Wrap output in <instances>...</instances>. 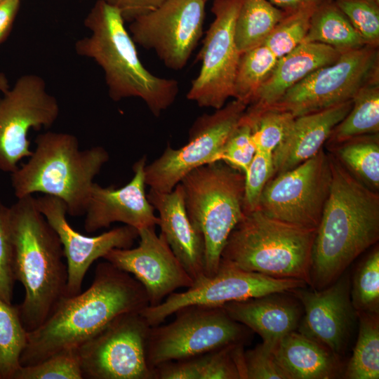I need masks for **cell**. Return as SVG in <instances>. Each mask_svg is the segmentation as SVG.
I'll use <instances>...</instances> for the list:
<instances>
[{"label": "cell", "mask_w": 379, "mask_h": 379, "mask_svg": "<svg viewBox=\"0 0 379 379\" xmlns=\"http://www.w3.org/2000/svg\"><path fill=\"white\" fill-rule=\"evenodd\" d=\"M368 46H379V0H333Z\"/></svg>", "instance_id": "cell-38"}, {"label": "cell", "mask_w": 379, "mask_h": 379, "mask_svg": "<svg viewBox=\"0 0 379 379\" xmlns=\"http://www.w3.org/2000/svg\"><path fill=\"white\" fill-rule=\"evenodd\" d=\"M245 115L252 127L256 151L273 153L294 117L287 112L266 109L255 111L246 108Z\"/></svg>", "instance_id": "cell-36"}, {"label": "cell", "mask_w": 379, "mask_h": 379, "mask_svg": "<svg viewBox=\"0 0 379 379\" xmlns=\"http://www.w3.org/2000/svg\"><path fill=\"white\" fill-rule=\"evenodd\" d=\"M352 106V100L294 117L273 151L274 175L291 170L316 155Z\"/></svg>", "instance_id": "cell-22"}, {"label": "cell", "mask_w": 379, "mask_h": 379, "mask_svg": "<svg viewBox=\"0 0 379 379\" xmlns=\"http://www.w3.org/2000/svg\"><path fill=\"white\" fill-rule=\"evenodd\" d=\"M205 0H165L132 21L130 34L144 48L153 50L168 68L187 64L203 33Z\"/></svg>", "instance_id": "cell-15"}, {"label": "cell", "mask_w": 379, "mask_h": 379, "mask_svg": "<svg viewBox=\"0 0 379 379\" xmlns=\"http://www.w3.org/2000/svg\"><path fill=\"white\" fill-rule=\"evenodd\" d=\"M379 81L378 47L365 46L340 54L289 88L267 109L287 112L294 117L351 100L357 92Z\"/></svg>", "instance_id": "cell-9"}, {"label": "cell", "mask_w": 379, "mask_h": 379, "mask_svg": "<svg viewBox=\"0 0 379 379\" xmlns=\"http://www.w3.org/2000/svg\"><path fill=\"white\" fill-rule=\"evenodd\" d=\"M20 5V0H3L0 1V46L10 34Z\"/></svg>", "instance_id": "cell-44"}, {"label": "cell", "mask_w": 379, "mask_h": 379, "mask_svg": "<svg viewBox=\"0 0 379 379\" xmlns=\"http://www.w3.org/2000/svg\"><path fill=\"white\" fill-rule=\"evenodd\" d=\"M272 350L289 379H331L341 370L339 357L297 330L281 338Z\"/></svg>", "instance_id": "cell-25"}, {"label": "cell", "mask_w": 379, "mask_h": 379, "mask_svg": "<svg viewBox=\"0 0 379 379\" xmlns=\"http://www.w3.org/2000/svg\"><path fill=\"white\" fill-rule=\"evenodd\" d=\"M317 230L271 218L257 208L244 213L230 232L220 260L246 271L310 286Z\"/></svg>", "instance_id": "cell-6"}, {"label": "cell", "mask_w": 379, "mask_h": 379, "mask_svg": "<svg viewBox=\"0 0 379 379\" xmlns=\"http://www.w3.org/2000/svg\"><path fill=\"white\" fill-rule=\"evenodd\" d=\"M39 211L57 233L61 242L67 268L65 296L81 291L84 277L94 261L114 248H131L138 237L135 228L124 225L97 236H87L75 230L67 219V208L61 199L44 194L36 198Z\"/></svg>", "instance_id": "cell-18"}, {"label": "cell", "mask_w": 379, "mask_h": 379, "mask_svg": "<svg viewBox=\"0 0 379 379\" xmlns=\"http://www.w3.org/2000/svg\"><path fill=\"white\" fill-rule=\"evenodd\" d=\"M205 1H208V0H205Z\"/></svg>", "instance_id": "cell-48"}, {"label": "cell", "mask_w": 379, "mask_h": 379, "mask_svg": "<svg viewBox=\"0 0 379 379\" xmlns=\"http://www.w3.org/2000/svg\"><path fill=\"white\" fill-rule=\"evenodd\" d=\"M286 13L305 8H315L325 0H267Z\"/></svg>", "instance_id": "cell-45"}, {"label": "cell", "mask_w": 379, "mask_h": 379, "mask_svg": "<svg viewBox=\"0 0 379 379\" xmlns=\"http://www.w3.org/2000/svg\"><path fill=\"white\" fill-rule=\"evenodd\" d=\"M244 174L223 161L199 166L180 183L187 213L204 242V274L218 270L227 239L244 215Z\"/></svg>", "instance_id": "cell-7"}, {"label": "cell", "mask_w": 379, "mask_h": 379, "mask_svg": "<svg viewBox=\"0 0 379 379\" xmlns=\"http://www.w3.org/2000/svg\"><path fill=\"white\" fill-rule=\"evenodd\" d=\"M60 114L55 96L48 92L42 77L20 76L0 96V171L13 173L18 162L29 157L32 130L51 127Z\"/></svg>", "instance_id": "cell-13"}, {"label": "cell", "mask_w": 379, "mask_h": 379, "mask_svg": "<svg viewBox=\"0 0 379 379\" xmlns=\"http://www.w3.org/2000/svg\"><path fill=\"white\" fill-rule=\"evenodd\" d=\"M356 345L344 376L348 379L379 378V315L359 313Z\"/></svg>", "instance_id": "cell-31"}, {"label": "cell", "mask_w": 379, "mask_h": 379, "mask_svg": "<svg viewBox=\"0 0 379 379\" xmlns=\"http://www.w3.org/2000/svg\"><path fill=\"white\" fill-rule=\"evenodd\" d=\"M340 54L325 44L302 42L278 59L248 108L261 111L270 107L289 88L317 69L335 62Z\"/></svg>", "instance_id": "cell-24"}, {"label": "cell", "mask_w": 379, "mask_h": 379, "mask_svg": "<svg viewBox=\"0 0 379 379\" xmlns=\"http://www.w3.org/2000/svg\"><path fill=\"white\" fill-rule=\"evenodd\" d=\"M315 8H305L286 13L263 44L278 59L292 51L303 42Z\"/></svg>", "instance_id": "cell-35"}, {"label": "cell", "mask_w": 379, "mask_h": 379, "mask_svg": "<svg viewBox=\"0 0 379 379\" xmlns=\"http://www.w3.org/2000/svg\"><path fill=\"white\" fill-rule=\"evenodd\" d=\"M27 338L18 306L0 298V379H14Z\"/></svg>", "instance_id": "cell-32"}, {"label": "cell", "mask_w": 379, "mask_h": 379, "mask_svg": "<svg viewBox=\"0 0 379 379\" xmlns=\"http://www.w3.org/2000/svg\"><path fill=\"white\" fill-rule=\"evenodd\" d=\"M274 293L222 305L229 316L258 333L273 347L284 335L296 331L302 318L300 301L286 293Z\"/></svg>", "instance_id": "cell-23"}, {"label": "cell", "mask_w": 379, "mask_h": 379, "mask_svg": "<svg viewBox=\"0 0 379 379\" xmlns=\"http://www.w3.org/2000/svg\"><path fill=\"white\" fill-rule=\"evenodd\" d=\"M13 272L25 296L17 305L26 331L38 328L65 295L67 268L60 239L39 211L36 198L9 206Z\"/></svg>", "instance_id": "cell-3"}, {"label": "cell", "mask_w": 379, "mask_h": 379, "mask_svg": "<svg viewBox=\"0 0 379 379\" xmlns=\"http://www.w3.org/2000/svg\"><path fill=\"white\" fill-rule=\"evenodd\" d=\"M286 14L267 0H243L234 30L239 53L263 44Z\"/></svg>", "instance_id": "cell-29"}, {"label": "cell", "mask_w": 379, "mask_h": 379, "mask_svg": "<svg viewBox=\"0 0 379 379\" xmlns=\"http://www.w3.org/2000/svg\"><path fill=\"white\" fill-rule=\"evenodd\" d=\"M166 325L151 326L147 360L153 370L167 361L190 358L224 346L244 344L251 330L222 306L190 305L178 310Z\"/></svg>", "instance_id": "cell-8"}, {"label": "cell", "mask_w": 379, "mask_h": 379, "mask_svg": "<svg viewBox=\"0 0 379 379\" xmlns=\"http://www.w3.org/2000/svg\"><path fill=\"white\" fill-rule=\"evenodd\" d=\"M3 1V0H0V1Z\"/></svg>", "instance_id": "cell-47"}, {"label": "cell", "mask_w": 379, "mask_h": 379, "mask_svg": "<svg viewBox=\"0 0 379 379\" xmlns=\"http://www.w3.org/2000/svg\"><path fill=\"white\" fill-rule=\"evenodd\" d=\"M138 231L135 248H114L103 258L133 277L145 288L149 306H157L180 288H190L194 281L154 227Z\"/></svg>", "instance_id": "cell-17"}, {"label": "cell", "mask_w": 379, "mask_h": 379, "mask_svg": "<svg viewBox=\"0 0 379 379\" xmlns=\"http://www.w3.org/2000/svg\"><path fill=\"white\" fill-rule=\"evenodd\" d=\"M146 156L133 166L134 175L124 186L103 187L93 182L85 211L84 229L94 232L119 222L139 230L158 225L159 219L145 193Z\"/></svg>", "instance_id": "cell-20"}, {"label": "cell", "mask_w": 379, "mask_h": 379, "mask_svg": "<svg viewBox=\"0 0 379 379\" xmlns=\"http://www.w3.org/2000/svg\"><path fill=\"white\" fill-rule=\"evenodd\" d=\"M255 152L251 124L244 112L239 124L224 145L219 161H223L244 174Z\"/></svg>", "instance_id": "cell-39"}, {"label": "cell", "mask_w": 379, "mask_h": 379, "mask_svg": "<svg viewBox=\"0 0 379 379\" xmlns=\"http://www.w3.org/2000/svg\"><path fill=\"white\" fill-rule=\"evenodd\" d=\"M14 379H83L77 348L61 351L32 365L21 366Z\"/></svg>", "instance_id": "cell-37"}, {"label": "cell", "mask_w": 379, "mask_h": 379, "mask_svg": "<svg viewBox=\"0 0 379 379\" xmlns=\"http://www.w3.org/2000/svg\"><path fill=\"white\" fill-rule=\"evenodd\" d=\"M303 42L325 44L340 53L366 45L333 0H325L314 8Z\"/></svg>", "instance_id": "cell-27"}, {"label": "cell", "mask_w": 379, "mask_h": 379, "mask_svg": "<svg viewBox=\"0 0 379 379\" xmlns=\"http://www.w3.org/2000/svg\"><path fill=\"white\" fill-rule=\"evenodd\" d=\"M278 58L262 44L240 55L233 98L249 105L273 70Z\"/></svg>", "instance_id": "cell-33"}, {"label": "cell", "mask_w": 379, "mask_h": 379, "mask_svg": "<svg viewBox=\"0 0 379 379\" xmlns=\"http://www.w3.org/2000/svg\"><path fill=\"white\" fill-rule=\"evenodd\" d=\"M347 273L321 290L293 291L304 308L298 331L323 345L340 357L348 343L357 312L350 298Z\"/></svg>", "instance_id": "cell-19"}, {"label": "cell", "mask_w": 379, "mask_h": 379, "mask_svg": "<svg viewBox=\"0 0 379 379\" xmlns=\"http://www.w3.org/2000/svg\"><path fill=\"white\" fill-rule=\"evenodd\" d=\"M272 347L262 343L244 353L246 379H289Z\"/></svg>", "instance_id": "cell-42"}, {"label": "cell", "mask_w": 379, "mask_h": 379, "mask_svg": "<svg viewBox=\"0 0 379 379\" xmlns=\"http://www.w3.org/2000/svg\"><path fill=\"white\" fill-rule=\"evenodd\" d=\"M28 161L11 173L15 196L42 193L63 201L67 214L84 215L94 178L109 155L101 146L80 149L77 137L47 131L35 140Z\"/></svg>", "instance_id": "cell-5"}, {"label": "cell", "mask_w": 379, "mask_h": 379, "mask_svg": "<svg viewBox=\"0 0 379 379\" xmlns=\"http://www.w3.org/2000/svg\"><path fill=\"white\" fill-rule=\"evenodd\" d=\"M352 306L359 313L379 314V249L375 248L357 269L350 287Z\"/></svg>", "instance_id": "cell-34"}, {"label": "cell", "mask_w": 379, "mask_h": 379, "mask_svg": "<svg viewBox=\"0 0 379 379\" xmlns=\"http://www.w3.org/2000/svg\"><path fill=\"white\" fill-rule=\"evenodd\" d=\"M104 1L118 8L125 21L131 22L161 5L165 0H95Z\"/></svg>", "instance_id": "cell-43"}, {"label": "cell", "mask_w": 379, "mask_h": 379, "mask_svg": "<svg viewBox=\"0 0 379 379\" xmlns=\"http://www.w3.org/2000/svg\"><path fill=\"white\" fill-rule=\"evenodd\" d=\"M248 105L233 100L212 114L199 117L189 131L187 142L163 153L145 167L146 185L157 191L171 192L194 169L219 161L228 138L239 124Z\"/></svg>", "instance_id": "cell-11"}, {"label": "cell", "mask_w": 379, "mask_h": 379, "mask_svg": "<svg viewBox=\"0 0 379 379\" xmlns=\"http://www.w3.org/2000/svg\"><path fill=\"white\" fill-rule=\"evenodd\" d=\"M215 18L203 41L201 67L187 98L199 107L218 109L233 98L241 54L234 40L235 21L243 0H213Z\"/></svg>", "instance_id": "cell-14"}, {"label": "cell", "mask_w": 379, "mask_h": 379, "mask_svg": "<svg viewBox=\"0 0 379 379\" xmlns=\"http://www.w3.org/2000/svg\"><path fill=\"white\" fill-rule=\"evenodd\" d=\"M274 174L272 153L256 151L244 173V213L258 208L262 192Z\"/></svg>", "instance_id": "cell-40"}, {"label": "cell", "mask_w": 379, "mask_h": 379, "mask_svg": "<svg viewBox=\"0 0 379 379\" xmlns=\"http://www.w3.org/2000/svg\"><path fill=\"white\" fill-rule=\"evenodd\" d=\"M379 133V81L361 88L347 114L333 128L326 142L330 147L350 139Z\"/></svg>", "instance_id": "cell-28"}, {"label": "cell", "mask_w": 379, "mask_h": 379, "mask_svg": "<svg viewBox=\"0 0 379 379\" xmlns=\"http://www.w3.org/2000/svg\"><path fill=\"white\" fill-rule=\"evenodd\" d=\"M324 148L298 166L274 175L265 185L258 208L268 216L317 230L331 184Z\"/></svg>", "instance_id": "cell-12"}, {"label": "cell", "mask_w": 379, "mask_h": 379, "mask_svg": "<svg viewBox=\"0 0 379 379\" xmlns=\"http://www.w3.org/2000/svg\"><path fill=\"white\" fill-rule=\"evenodd\" d=\"M150 327L141 312L124 313L79 345L83 379H154L147 360Z\"/></svg>", "instance_id": "cell-10"}, {"label": "cell", "mask_w": 379, "mask_h": 379, "mask_svg": "<svg viewBox=\"0 0 379 379\" xmlns=\"http://www.w3.org/2000/svg\"><path fill=\"white\" fill-rule=\"evenodd\" d=\"M244 344L224 346L156 366L154 379H246Z\"/></svg>", "instance_id": "cell-26"}, {"label": "cell", "mask_w": 379, "mask_h": 379, "mask_svg": "<svg viewBox=\"0 0 379 379\" xmlns=\"http://www.w3.org/2000/svg\"><path fill=\"white\" fill-rule=\"evenodd\" d=\"M147 199L159 213L161 233L194 283L204 274V242L187 213L180 183L171 192L150 189Z\"/></svg>", "instance_id": "cell-21"}, {"label": "cell", "mask_w": 379, "mask_h": 379, "mask_svg": "<svg viewBox=\"0 0 379 379\" xmlns=\"http://www.w3.org/2000/svg\"><path fill=\"white\" fill-rule=\"evenodd\" d=\"M306 285L302 280L273 278L246 271L220 260L213 276L194 283L183 292L172 293L159 305L145 307L141 314L150 326H154L187 305L222 306L232 301L291 292Z\"/></svg>", "instance_id": "cell-16"}, {"label": "cell", "mask_w": 379, "mask_h": 379, "mask_svg": "<svg viewBox=\"0 0 379 379\" xmlns=\"http://www.w3.org/2000/svg\"><path fill=\"white\" fill-rule=\"evenodd\" d=\"M328 149L353 176L378 191L379 133L356 137Z\"/></svg>", "instance_id": "cell-30"}, {"label": "cell", "mask_w": 379, "mask_h": 379, "mask_svg": "<svg viewBox=\"0 0 379 379\" xmlns=\"http://www.w3.org/2000/svg\"><path fill=\"white\" fill-rule=\"evenodd\" d=\"M10 86L7 77L3 72H0V93H4Z\"/></svg>", "instance_id": "cell-46"}, {"label": "cell", "mask_w": 379, "mask_h": 379, "mask_svg": "<svg viewBox=\"0 0 379 379\" xmlns=\"http://www.w3.org/2000/svg\"><path fill=\"white\" fill-rule=\"evenodd\" d=\"M147 306V292L134 277L107 261L100 262L88 289L62 298L46 319L27 333L20 366L77 348L118 316L141 312Z\"/></svg>", "instance_id": "cell-1"}, {"label": "cell", "mask_w": 379, "mask_h": 379, "mask_svg": "<svg viewBox=\"0 0 379 379\" xmlns=\"http://www.w3.org/2000/svg\"><path fill=\"white\" fill-rule=\"evenodd\" d=\"M15 282L9 206L0 199V298L9 304H12Z\"/></svg>", "instance_id": "cell-41"}, {"label": "cell", "mask_w": 379, "mask_h": 379, "mask_svg": "<svg viewBox=\"0 0 379 379\" xmlns=\"http://www.w3.org/2000/svg\"><path fill=\"white\" fill-rule=\"evenodd\" d=\"M331 184L312 246L310 286L321 290L379 239V194L331 153Z\"/></svg>", "instance_id": "cell-2"}, {"label": "cell", "mask_w": 379, "mask_h": 379, "mask_svg": "<svg viewBox=\"0 0 379 379\" xmlns=\"http://www.w3.org/2000/svg\"><path fill=\"white\" fill-rule=\"evenodd\" d=\"M125 22L118 8L96 1L84 20L90 34L76 41V53L101 67L112 100L139 98L159 117L174 102L178 82L155 76L145 67Z\"/></svg>", "instance_id": "cell-4"}]
</instances>
